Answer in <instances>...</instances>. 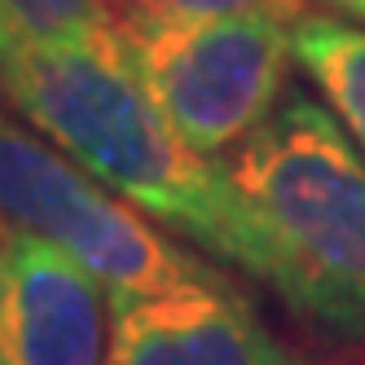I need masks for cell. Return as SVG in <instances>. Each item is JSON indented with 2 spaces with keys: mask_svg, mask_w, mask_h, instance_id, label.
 Masks as SVG:
<instances>
[{
  "mask_svg": "<svg viewBox=\"0 0 365 365\" xmlns=\"http://www.w3.org/2000/svg\"><path fill=\"white\" fill-rule=\"evenodd\" d=\"M150 14H172V18H229V14H277V18H299L308 0H137Z\"/></svg>",
  "mask_w": 365,
  "mask_h": 365,
  "instance_id": "cell-9",
  "label": "cell"
},
{
  "mask_svg": "<svg viewBox=\"0 0 365 365\" xmlns=\"http://www.w3.org/2000/svg\"><path fill=\"white\" fill-rule=\"evenodd\" d=\"M225 168L269 238V291L326 334L365 344V154L339 115L291 88Z\"/></svg>",
  "mask_w": 365,
  "mask_h": 365,
  "instance_id": "cell-2",
  "label": "cell"
},
{
  "mask_svg": "<svg viewBox=\"0 0 365 365\" xmlns=\"http://www.w3.org/2000/svg\"><path fill=\"white\" fill-rule=\"evenodd\" d=\"M291 44L295 66L365 154V22L339 18L330 9H304L291 27Z\"/></svg>",
  "mask_w": 365,
  "mask_h": 365,
  "instance_id": "cell-7",
  "label": "cell"
},
{
  "mask_svg": "<svg viewBox=\"0 0 365 365\" xmlns=\"http://www.w3.org/2000/svg\"><path fill=\"white\" fill-rule=\"evenodd\" d=\"M106 365H312L259 317L238 282L110 304Z\"/></svg>",
  "mask_w": 365,
  "mask_h": 365,
  "instance_id": "cell-5",
  "label": "cell"
},
{
  "mask_svg": "<svg viewBox=\"0 0 365 365\" xmlns=\"http://www.w3.org/2000/svg\"><path fill=\"white\" fill-rule=\"evenodd\" d=\"M5 365H106V286L36 233H5Z\"/></svg>",
  "mask_w": 365,
  "mask_h": 365,
  "instance_id": "cell-6",
  "label": "cell"
},
{
  "mask_svg": "<svg viewBox=\"0 0 365 365\" xmlns=\"http://www.w3.org/2000/svg\"><path fill=\"white\" fill-rule=\"evenodd\" d=\"M291 27L295 18L277 14L172 18L133 0L115 40L176 133L212 159H229L291 93Z\"/></svg>",
  "mask_w": 365,
  "mask_h": 365,
  "instance_id": "cell-4",
  "label": "cell"
},
{
  "mask_svg": "<svg viewBox=\"0 0 365 365\" xmlns=\"http://www.w3.org/2000/svg\"><path fill=\"white\" fill-rule=\"evenodd\" d=\"M317 9H330L339 18H352V22H365V0H312Z\"/></svg>",
  "mask_w": 365,
  "mask_h": 365,
  "instance_id": "cell-11",
  "label": "cell"
},
{
  "mask_svg": "<svg viewBox=\"0 0 365 365\" xmlns=\"http://www.w3.org/2000/svg\"><path fill=\"white\" fill-rule=\"evenodd\" d=\"M0 233H36L106 286L110 304L229 282V273L172 242L141 207L62 154L0 106Z\"/></svg>",
  "mask_w": 365,
  "mask_h": 365,
  "instance_id": "cell-3",
  "label": "cell"
},
{
  "mask_svg": "<svg viewBox=\"0 0 365 365\" xmlns=\"http://www.w3.org/2000/svg\"><path fill=\"white\" fill-rule=\"evenodd\" d=\"M5 282H9V251L5 233H0V365H5Z\"/></svg>",
  "mask_w": 365,
  "mask_h": 365,
  "instance_id": "cell-10",
  "label": "cell"
},
{
  "mask_svg": "<svg viewBox=\"0 0 365 365\" xmlns=\"http://www.w3.org/2000/svg\"><path fill=\"white\" fill-rule=\"evenodd\" d=\"M128 5L133 0H0V58L110 40Z\"/></svg>",
  "mask_w": 365,
  "mask_h": 365,
  "instance_id": "cell-8",
  "label": "cell"
},
{
  "mask_svg": "<svg viewBox=\"0 0 365 365\" xmlns=\"http://www.w3.org/2000/svg\"><path fill=\"white\" fill-rule=\"evenodd\" d=\"M0 93L119 198L269 286V238L238 180L176 133L115 36L0 58Z\"/></svg>",
  "mask_w": 365,
  "mask_h": 365,
  "instance_id": "cell-1",
  "label": "cell"
}]
</instances>
